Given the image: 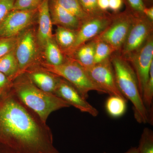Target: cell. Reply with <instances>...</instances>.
Here are the masks:
<instances>
[{
	"instance_id": "cell-1",
	"label": "cell",
	"mask_w": 153,
	"mask_h": 153,
	"mask_svg": "<svg viewBox=\"0 0 153 153\" xmlns=\"http://www.w3.org/2000/svg\"><path fill=\"white\" fill-rule=\"evenodd\" d=\"M0 147L20 153H59L26 110L5 97L0 98Z\"/></svg>"
},
{
	"instance_id": "cell-2",
	"label": "cell",
	"mask_w": 153,
	"mask_h": 153,
	"mask_svg": "<svg viewBox=\"0 0 153 153\" xmlns=\"http://www.w3.org/2000/svg\"><path fill=\"white\" fill-rule=\"evenodd\" d=\"M110 60L117 87L124 97L131 102L136 120L139 123L152 124L144 104L136 75L131 65L118 52L111 55Z\"/></svg>"
},
{
	"instance_id": "cell-3",
	"label": "cell",
	"mask_w": 153,
	"mask_h": 153,
	"mask_svg": "<svg viewBox=\"0 0 153 153\" xmlns=\"http://www.w3.org/2000/svg\"><path fill=\"white\" fill-rule=\"evenodd\" d=\"M17 92L24 103L35 111L44 122L53 111L70 106L57 96L44 92L30 82L19 85Z\"/></svg>"
},
{
	"instance_id": "cell-4",
	"label": "cell",
	"mask_w": 153,
	"mask_h": 153,
	"mask_svg": "<svg viewBox=\"0 0 153 153\" xmlns=\"http://www.w3.org/2000/svg\"><path fill=\"white\" fill-rule=\"evenodd\" d=\"M49 71L57 76L64 78L78 90L83 98L87 99L88 92L95 91L102 93L88 74L85 68L71 57H67L61 65H49Z\"/></svg>"
},
{
	"instance_id": "cell-5",
	"label": "cell",
	"mask_w": 153,
	"mask_h": 153,
	"mask_svg": "<svg viewBox=\"0 0 153 153\" xmlns=\"http://www.w3.org/2000/svg\"><path fill=\"white\" fill-rule=\"evenodd\" d=\"M134 18V15L127 9L122 12L113 13L109 25L95 39L106 42L118 52L125 41Z\"/></svg>"
},
{
	"instance_id": "cell-6",
	"label": "cell",
	"mask_w": 153,
	"mask_h": 153,
	"mask_svg": "<svg viewBox=\"0 0 153 153\" xmlns=\"http://www.w3.org/2000/svg\"><path fill=\"white\" fill-rule=\"evenodd\" d=\"M153 32V22L144 15L135 16L125 41L118 52L127 58L141 48Z\"/></svg>"
},
{
	"instance_id": "cell-7",
	"label": "cell",
	"mask_w": 153,
	"mask_h": 153,
	"mask_svg": "<svg viewBox=\"0 0 153 153\" xmlns=\"http://www.w3.org/2000/svg\"><path fill=\"white\" fill-rule=\"evenodd\" d=\"M125 59L134 71L142 98L143 91L149 79L151 67L153 65V34L141 48Z\"/></svg>"
},
{
	"instance_id": "cell-8",
	"label": "cell",
	"mask_w": 153,
	"mask_h": 153,
	"mask_svg": "<svg viewBox=\"0 0 153 153\" xmlns=\"http://www.w3.org/2000/svg\"><path fill=\"white\" fill-rule=\"evenodd\" d=\"M112 17L113 13L107 12L90 16L82 22L79 29L76 30L74 45L66 55L70 57L76 49L98 36L109 25Z\"/></svg>"
},
{
	"instance_id": "cell-9",
	"label": "cell",
	"mask_w": 153,
	"mask_h": 153,
	"mask_svg": "<svg viewBox=\"0 0 153 153\" xmlns=\"http://www.w3.org/2000/svg\"><path fill=\"white\" fill-rule=\"evenodd\" d=\"M85 69L90 79L102 93L125 98L117 87L110 58Z\"/></svg>"
},
{
	"instance_id": "cell-10",
	"label": "cell",
	"mask_w": 153,
	"mask_h": 153,
	"mask_svg": "<svg viewBox=\"0 0 153 153\" xmlns=\"http://www.w3.org/2000/svg\"><path fill=\"white\" fill-rule=\"evenodd\" d=\"M37 10L11 11L0 24V36L3 38L16 37L32 23Z\"/></svg>"
},
{
	"instance_id": "cell-11",
	"label": "cell",
	"mask_w": 153,
	"mask_h": 153,
	"mask_svg": "<svg viewBox=\"0 0 153 153\" xmlns=\"http://www.w3.org/2000/svg\"><path fill=\"white\" fill-rule=\"evenodd\" d=\"M55 95L82 112L87 113L93 117L98 115V111L83 98L78 90L66 80L59 79L55 92Z\"/></svg>"
},
{
	"instance_id": "cell-12",
	"label": "cell",
	"mask_w": 153,
	"mask_h": 153,
	"mask_svg": "<svg viewBox=\"0 0 153 153\" xmlns=\"http://www.w3.org/2000/svg\"><path fill=\"white\" fill-rule=\"evenodd\" d=\"M15 54L19 70L25 69L30 65L37 55L36 39L33 31L27 30L17 39Z\"/></svg>"
},
{
	"instance_id": "cell-13",
	"label": "cell",
	"mask_w": 153,
	"mask_h": 153,
	"mask_svg": "<svg viewBox=\"0 0 153 153\" xmlns=\"http://www.w3.org/2000/svg\"><path fill=\"white\" fill-rule=\"evenodd\" d=\"M37 11L38 16V29L37 38L42 47L52 38V21L49 9V0H44Z\"/></svg>"
},
{
	"instance_id": "cell-14",
	"label": "cell",
	"mask_w": 153,
	"mask_h": 153,
	"mask_svg": "<svg viewBox=\"0 0 153 153\" xmlns=\"http://www.w3.org/2000/svg\"><path fill=\"white\" fill-rule=\"evenodd\" d=\"M52 21L57 26L77 30L82 22L62 7L55 0H52L49 5Z\"/></svg>"
},
{
	"instance_id": "cell-15",
	"label": "cell",
	"mask_w": 153,
	"mask_h": 153,
	"mask_svg": "<svg viewBox=\"0 0 153 153\" xmlns=\"http://www.w3.org/2000/svg\"><path fill=\"white\" fill-rule=\"evenodd\" d=\"M95 47V41L93 39L76 49L69 57L84 68H89L94 65Z\"/></svg>"
},
{
	"instance_id": "cell-16",
	"label": "cell",
	"mask_w": 153,
	"mask_h": 153,
	"mask_svg": "<svg viewBox=\"0 0 153 153\" xmlns=\"http://www.w3.org/2000/svg\"><path fill=\"white\" fill-rule=\"evenodd\" d=\"M30 77L36 87L47 93H55L60 78L44 71H35Z\"/></svg>"
},
{
	"instance_id": "cell-17",
	"label": "cell",
	"mask_w": 153,
	"mask_h": 153,
	"mask_svg": "<svg viewBox=\"0 0 153 153\" xmlns=\"http://www.w3.org/2000/svg\"><path fill=\"white\" fill-rule=\"evenodd\" d=\"M76 35V30L57 26L55 32V40L64 55L66 54L74 45Z\"/></svg>"
},
{
	"instance_id": "cell-18",
	"label": "cell",
	"mask_w": 153,
	"mask_h": 153,
	"mask_svg": "<svg viewBox=\"0 0 153 153\" xmlns=\"http://www.w3.org/2000/svg\"><path fill=\"white\" fill-rule=\"evenodd\" d=\"M44 47L45 57L49 65L59 66L65 61L66 58L64 54L53 38L46 43Z\"/></svg>"
},
{
	"instance_id": "cell-19",
	"label": "cell",
	"mask_w": 153,
	"mask_h": 153,
	"mask_svg": "<svg viewBox=\"0 0 153 153\" xmlns=\"http://www.w3.org/2000/svg\"><path fill=\"white\" fill-rule=\"evenodd\" d=\"M126 99L116 95H111L105 102V109L107 113L113 118L120 117L125 113L127 109Z\"/></svg>"
},
{
	"instance_id": "cell-20",
	"label": "cell",
	"mask_w": 153,
	"mask_h": 153,
	"mask_svg": "<svg viewBox=\"0 0 153 153\" xmlns=\"http://www.w3.org/2000/svg\"><path fill=\"white\" fill-rule=\"evenodd\" d=\"M19 70L15 54V49L0 58V72L7 77L13 76Z\"/></svg>"
},
{
	"instance_id": "cell-21",
	"label": "cell",
	"mask_w": 153,
	"mask_h": 153,
	"mask_svg": "<svg viewBox=\"0 0 153 153\" xmlns=\"http://www.w3.org/2000/svg\"><path fill=\"white\" fill-rule=\"evenodd\" d=\"M95 47L94 50V64L101 63L110 58L115 50L110 44L105 41L95 39Z\"/></svg>"
},
{
	"instance_id": "cell-22",
	"label": "cell",
	"mask_w": 153,
	"mask_h": 153,
	"mask_svg": "<svg viewBox=\"0 0 153 153\" xmlns=\"http://www.w3.org/2000/svg\"><path fill=\"white\" fill-rule=\"evenodd\" d=\"M57 4L83 22L90 16L84 12L80 5L79 0H55Z\"/></svg>"
},
{
	"instance_id": "cell-23",
	"label": "cell",
	"mask_w": 153,
	"mask_h": 153,
	"mask_svg": "<svg viewBox=\"0 0 153 153\" xmlns=\"http://www.w3.org/2000/svg\"><path fill=\"white\" fill-rule=\"evenodd\" d=\"M137 148L138 153H153V132L151 129H144Z\"/></svg>"
},
{
	"instance_id": "cell-24",
	"label": "cell",
	"mask_w": 153,
	"mask_h": 153,
	"mask_svg": "<svg viewBox=\"0 0 153 153\" xmlns=\"http://www.w3.org/2000/svg\"><path fill=\"white\" fill-rule=\"evenodd\" d=\"M44 0H16L13 10L32 11L38 10Z\"/></svg>"
},
{
	"instance_id": "cell-25",
	"label": "cell",
	"mask_w": 153,
	"mask_h": 153,
	"mask_svg": "<svg viewBox=\"0 0 153 153\" xmlns=\"http://www.w3.org/2000/svg\"><path fill=\"white\" fill-rule=\"evenodd\" d=\"M126 9L130 11L134 16L144 15L143 10L146 6L144 0H123Z\"/></svg>"
},
{
	"instance_id": "cell-26",
	"label": "cell",
	"mask_w": 153,
	"mask_h": 153,
	"mask_svg": "<svg viewBox=\"0 0 153 153\" xmlns=\"http://www.w3.org/2000/svg\"><path fill=\"white\" fill-rule=\"evenodd\" d=\"M79 1L83 10L89 16H95L105 13L99 9L97 0H79Z\"/></svg>"
},
{
	"instance_id": "cell-27",
	"label": "cell",
	"mask_w": 153,
	"mask_h": 153,
	"mask_svg": "<svg viewBox=\"0 0 153 153\" xmlns=\"http://www.w3.org/2000/svg\"><path fill=\"white\" fill-rule=\"evenodd\" d=\"M17 41L16 37L0 39V58L15 49Z\"/></svg>"
},
{
	"instance_id": "cell-28",
	"label": "cell",
	"mask_w": 153,
	"mask_h": 153,
	"mask_svg": "<svg viewBox=\"0 0 153 153\" xmlns=\"http://www.w3.org/2000/svg\"><path fill=\"white\" fill-rule=\"evenodd\" d=\"M16 0H0V24L13 10Z\"/></svg>"
},
{
	"instance_id": "cell-29",
	"label": "cell",
	"mask_w": 153,
	"mask_h": 153,
	"mask_svg": "<svg viewBox=\"0 0 153 153\" xmlns=\"http://www.w3.org/2000/svg\"><path fill=\"white\" fill-rule=\"evenodd\" d=\"M123 0H109V9L114 13L120 12L123 4Z\"/></svg>"
},
{
	"instance_id": "cell-30",
	"label": "cell",
	"mask_w": 153,
	"mask_h": 153,
	"mask_svg": "<svg viewBox=\"0 0 153 153\" xmlns=\"http://www.w3.org/2000/svg\"><path fill=\"white\" fill-rule=\"evenodd\" d=\"M8 83V77L4 74L0 72V98L3 97L4 90L7 85Z\"/></svg>"
},
{
	"instance_id": "cell-31",
	"label": "cell",
	"mask_w": 153,
	"mask_h": 153,
	"mask_svg": "<svg viewBox=\"0 0 153 153\" xmlns=\"http://www.w3.org/2000/svg\"><path fill=\"white\" fill-rule=\"evenodd\" d=\"M99 9L103 12H107L109 9V0H97Z\"/></svg>"
},
{
	"instance_id": "cell-32",
	"label": "cell",
	"mask_w": 153,
	"mask_h": 153,
	"mask_svg": "<svg viewBox=\"0 0 153 153\" xmlns=\"http://www.w3.org/2000/svg\"><path fill=\"white\" fill-rule=\"evenodd\" d=\"M144 15L151 22H153V7H146L143 10Z\"/></svg>"
},
{
	"instance_id": "cell-33",
	"label": "cell",
	"mask_w": 153,
	"mask_h": 153,
	"mask_svg": "<svg viewBox=\"0 0 153 153\" xmlns=\"http://www.w3.org/2000/svg\"><path fill=\"white\" fill-rule=\"evenodd\" d=\"M0 153H20L9 149V148L0 147Z\"/></svg>"
},
{
	"instance_id": "cell-34",
	"label": "cell",
	"mask_w": 153,
	"mask_h": 153,
	"mask_svg": "<svg viewBox=\"0 0 153 153\" xmlns=\"http://www.w3.org/2000/svg\"><path fill=\"white\" fill-rule=\"evenodd\" d=\"M104 153H106L104 152ZM125 153H138V151L137 147H132Z\"/></svg>"
},
{
	"instance_id": "cell-35",
	"label": "cell",
	"mask_w": 153,
	"mask_h": 153,
	"mask_svg": "<svg viewBox=\"0 0 153 153\" xmlns=\"http://www.w3.org/2000/svg\"><path fill=\"white\" fill-rule=\"evenodd\" d=\"M153 1V0H144L145 4L146 7L152 6Z\"/></svg>"
}]
</instances>
